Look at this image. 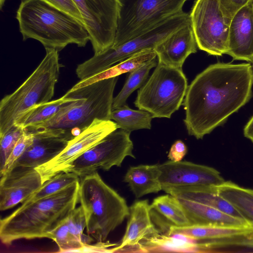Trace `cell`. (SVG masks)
Instances as JSON below:
<instances>
[{"label": "cell", "instance_id": "cell-1", "mask_svg": "<svg viewBox=\"0 0 253 253\" xmlns=\"http://www.w3.org/2000/svg\"><path fill=\"white\" fill-rule=\"evenodd\" d=\"M253 84L251 63H217L192 81L183 103L188 133L202 139L250 99Z\"/></svg>", "mask_w": 253, "mask_h": 253}, {"label": "cell", "instance_id": "cell-2", "mask_svg": "<svg viewBox=\"0 0 253 253\" xmlns=\"http://www.w3.org/2000/svg\"><path fill=\"white\" fill-rule=\"evenodd\" d=\"M80 181L47 197L22 203L0 221V239L5 245L19 239L48 238L79 202Z\"/></svg>", "mask_w": 253, "mask_h": 253}, {"label": "cell", "instance_id": "cell-3", "mask_svg": "<svg viewBox=\"0 0 253 253\" xmlns=\"http://www.w3.org/2000/svg\"><path fill=\"white\" fill-rule=\"evenodd\" d=\"M16 18L23 40H36L45 49L59 51L71 43L84 47L90 41L84 23L42 0H21Z\"/></svg>", "mask_w": 253, "mask_h": 253}, {"label": "cell", "instance_id": "cell-4", "mask_svg": "<svg viewBox=\"0 0 253 253\" xmlns=\"http://www.w3.org/2000/svg\"><path fill=\"white\" fill-rule=\"evenodd\" d=\"M118 77L104 79L70 91L74 101L64 106L52 118L29 130L61 131L72 137L95 120H111L113 92Z\"/></svg>", "mask_w": 253, "mask_h": 253}, {"label": "cell", "instance_id": "cell-5", "mask_svg": "<svg viewBox=\"0 0 253 253\" xmlns=\"http://www.w3.org/2000/svg\"><path fill=\"white\" fill-rule=\"evenodd\" d=\"M83 177L80 181L78 200L85 216L86 232L98 243L104 242L128 217L129 207L124 198L105 183L97 171Z\"/></svg>", "mask_w": 253, "mask_h": 253}, {"label": "cell", "instance_id": "cell-6", "mask_svg": "<svg viewBox=\"0 0 253 253\" xmlns=\"http://www.w3.org/2000/svg\"><path fill=\"white\" fill-rule=\"evenodd\" d=\"M46 54L30 76L14 92L0 102V136L11 128L33 107L50 101L62 65L58 51L45 49Z\"/></svg>", "mask_w": 253, "mask_h": 253}, {"label": "cell", "instance_id": "cell-7", "mask_svg": "<svg viewBox=\"0 0 253 253\" xmlns=\"http://www.w3.org/2000/svg\"><path fill=\"white\" fill-rule=\"evenodd\" d=\"M188 86L182 68L158 62L152 74L138 90L134 103L139 109L150 113L153 118H170L182 104Z\"/></svg>", "mask_w": 253, "mask_h": 253}, {"label": "cell", "instance_id": "cell-8", "mask_svg": "<svg viewBox=\"0 0 253 253\" xmlns=\"http://www.w3.org/2000/svg\"><path fill=\"white\" fill-rule=\"evenodd\" d=\"M191 22L190 14L182 11L164 20L140 35L115 47L95 54L78 65L80 80L95 75L142 50L154 49L170 34Z\"/></svg>", "mask_w": 253, "mask_h": 253}, {"label": "cell", "instance_id": "cell-9", "mask_svg": "<svg viewBox=\"0 0 253 253\" xmlns=\"http://www.w3.org/2000/svg\"><path fill=\"white\" fill-rule=\"evenodd\" d=\"M187 0H119L117 28L112 47H117L135 38L183 11V6Z\"/></svg>", "mask_w": 253, "mask_h": 253}, {"label": "cell", "instance_id": "cell-10", "mask_svg": "<svg viewBox=\"0 0 253 253\" xmlns=\"http://www.w3.org/2000/svg\"><path fill=\"white\" fill-rule=\"evenodd\" d=\"M190 16L198 47L210 55L226 54L232 18L225 13L219 0H196Z\"/></svg>", "mask_w": 253, "mask_h": 253}, {"label": "cell", "instance_id": "cell-11", "mask_svg": "<svg viewBox=\"0 0 253 253\" xmlns=\"http://www.w3.org/2000/svg\"><path fill=\"white\" fill-rule=\"evenodd\" d=\"M130 133L121 129L110 133L78 157L66 172L84 177L98 169L108 170L114 166L121 167L127 156L135 159Z\"/></svg>", "mask_w": 253, "mask_h": 253}, {"label": "cell", "instance_id": "cell-12", "mask_svg": "<svg viewBox=\"0 0 253 253\" xmlns=\"http://www.w3.org/2000/svg\"><path fill=\"white\" fill-rule=\"evenodd\" d=\"M87 30L94 54L112 47L117 28L119 0H73Z\"/></svg>", "mask_w": 253, "mask_h": 253}, {"label": "cell", "instance_id": "cell-13", "mask_svg": "<svg viewBox=\"0 0 253 253\" xmlns=\"http://www.w3.org/2000/svg\"><path fill=\"white\" fill-rule=\"evenodd\" d=\"M118 128L117 123L112 120H95L72 138L59 154L36 168L41 175L43 183L59 173L66 172L78 157Z\"/></svg>", "mask_w": 253, "mask_h": 253}, {"label": "cell", "instance_id": "cell-14", "mask_svg": "<svg viewBox=\"0 0 253 253\" xmlns=\"http://www.w3.org/2000/svg\"><path fill=\"white\" fill-rule=\"evenodd\" d=\"M159 167L162 190L174 187L218 186L225 181L216 169L190 162L169 160Z\"/></svg>", "mask_w": 253, "mask_h": 253}, {"label": "cell", "instance_id": "cell-15", "mask_svg": "<svg viewBox=\"0 0 253 253\" xmlns=\"http://www.w3.org/2000/svg\"><path fill=\"white\" fill-rule=\"evenodd\" d=\"M167 234H182L195 240L210 241L212 249H214L234 245H253V226H171Z\"/></svg>", "mask_w": 253, "mask_h": 253}, {"label": "cell", "instance_id": "cell-16", "mask_svg": "<svg viewBox=\"0 0 253 253\" xmlns=\"http://www.w3.org/2000/svg\"><path fill=\"white\" fill-rule=\"evenodd\" d=\"M42 176L35 168L17 167L0 176V210L23 203L42 185Z\"/></svg>", "mask_w": 253, "mask_h": 253}, {"label": "cell", "instance_id": "cell-17", "mask_svg": "<svg viewBox=\"0 0 253 253\" xmlns=\"http://www.w3.org/2000/svg\"><path fill=\"white\" fill-rule=\"evenodd\" d=\"M27 130L34 133L33 142L16 161L13 169L17 167L36 168L48 162L59 154L73 138L56 130Z\"/></svg>", "mask_w": 253, "mask_h": 253}, {"label": "cell", "instance_id": "cell-18", "mask_svg": "<svg viewBox=\"0 0 253 253\" xmlns=\"http://www.w3.org/2000/svg\"><path fill=\"white\" fill-rule=\"evenodd\" d=\"M226 54L234 60L250 62L253 57V0L242 7L232 19Z\"/></svg>", "mask_w": 253, "mask_h": 253}, {"label": "cell", "instance_id": "cell-19", "mask_svg": "<svg viewBox=\"0 0 253 253\" xmlns=\"http://www.w3.org/2000/svg\"><path fill=\"white\" fill-rule=\"evenodd\" d=\"M198 47L191 22L176 30L154 48L158 62L166 66L182 68L188 56L197 52Z\"/></svg>", "mask_w": 253, "mask_h": 253}, {"label": "cell", "instance_id": "cell-20", "mask_svg": "<svg viewBox=\"0 0 253 253\" xmlns=\"http://www.w3.org/2000/svg\"><path fill=\"white\" fill-rule=\"evenodd\" d=\"M152 221L151 206L147 200L134 202L129 207L126 230L121 244L113 248L114 253L135 250L148 237L159 233Z\"/></svg>", "mask_w": 253, "mask_h": 253}, {"label": "cell", "instance_id": "cell-21", "mask_svg": "<svg viewBox=\"0 0 253 253\" xmlns=\"http://www.w3.org/2000/svg\"><path fill=\"white\" fill-rule=\"evenodd\" d=\"M163 190L177 198H184L199 202L230 215L245 219L227 201L218 194L216 186L174 187L165 188Z\"/></svg>", "mask_w": 253, "mask_h": 253}, {"label": "cell", "instance_id": "cell-22", "mask_svg": "<svg viewBox=\"0 0 253 253\" xmlns=\"http://www.w3.org/2000/svg\"><path fill=\"white\" fill-rule=\"evenodd\" d=\"M192 224L253 226L245 219L225 213L214 208L184 198H177Z\"/></svg>", "mask_w": 253, "mask_h": 253}, {"label": "cell", "instance_id": "cell-23", "mask_svg": "<svg viewBox=\"0 0 253 253\" xmlns=\"http://www.w3.org/2000/svg\"><path fill=\"white\" fill-rule=\"evenodd\" d=\"M159 165H140L129 168L124 177L136 198L162 190Z\"/></svg>", "mask_w": 253, "mask_h": 253}, {"label": "cell", "instance_id": "cell-24", "mask_svg": "<svg viewBox=\"0 0 253 253\" xmlns=\"http://www.w3.org/2000/svg\"><path fill=\"white\" fill-rule=\"evenodd\" d=\"M156 57L157 54L154 49L142 50L95 75L81 80L72 88H80L100 80L118 77L121 74L129 73Z\"/></svg>", "mask_w": 253, "mask_h": 253}, {"label": "cell", "instance_id": "cell-25", "mask_svg": "<svg viewBox=\"0 0 253 253\" xmlns=\"http://www.w3.org/2000/svg\"><path fill=\"white\" fill-rule=\"evenodd\" d=\"M216 188L218 194L253 225V189L231 181H225Z\"/></svg>", "mask_w": 253, "mask_h": 253}, {"label": "cell", "instance_id": "cell-26", "mask_svg": "<svg viewBox=\"0 0 253 253\" xmlns=\"http://www.w3.org/2000/svg\"><path fill=\"white\" fill-rule=\"evenodd\" d=\"M76 98L68 90L63 96L56 100L37 105L26 112L15 125L24 128L36 127L48 121L64 106Z\"/></svg>", "mask_w": 253, "mask_h": 253}, {"label": "cell", "instance_id": "cell-27", "mask_svg": "<svg viewBox=\"0 0 253 253\" xmlns=\"http://www.w3.org/2000/svg\"><path fill=\"white\" fill-rule=\"evenodd\" d=\"M150 206L151 211L162 216L169 222L170 226L192 225L179 200L169 194L155 198Z\"/></svg>", "mask_w": 253, "mask_h": 253}, {"label": "cell", "instance_id": "cell-28", "mask_svg": "<svg viewBox=\"0 0 253 253\" xmlns=\"http://www.w3.org/2000/svg\"><path fill=\"white\" fill-rule=\"evenodd\" d=\"M152 115L145 110H133L127 104L113 109L111 120H114L119 128L131 132L141 129H150Z\"/></svg>", "mask_w": 253, "mask_h": 253}, {"label": "cell", "instance_id": "cell-29", "mask_svg": "<svg viewBox=\"0 0 253 253\" xmlns=\"http://www.w3.org/2000/svg\"><path fill=\"white\" fill-rule=\"evenodd\" d=\"M157 56L148 61L139 67L129 72L128 78L122 89L113 99L112 109L122 106L130 95L136 89L140 87L146 82L150 70L156 67Z\"/></svg>", "mask_w": 253, "mask_h": 253}, {"label": "cell", "instance_id": "cell-30", "mask_svg": "<svg viewBox=\"0 0 253 253\" xmlns=\"http://www.w3.org/2000/svg\"><path fill=\"white\" fill-rule=\"evenodd\" d=\"M80 181V177L72 172L59 173L43 183L41 187L23 203L36 201L52 195Z\"/></svg>", "mask_w": 253, "mask_h": 253}, {"label": "cell", "instance_id": "cell-31", "mask_svg": "<svg viewBox=\"0 0 253 253\" xmlns=\"http://www.w3.org/2000/svg\"><path fill=\"white\" fill-rule=\"evenodd\" d=\"M48 238L57 244L60 252L79 250L87 247L70 232L66 218L49 232Z\"/></svg>", "mask_w": 253, "mask_h": 253}, {"label": "cell", "instance_id": "cell-32", "mask_svg": "<svg viewBox=\"0 0 253 253\" xmlns=\"http://www.w3.org/2000/svg\"><path fill=\"white\" fill-rule=\"evenodd\" d=\"M25 131L23 127L15 125L0 136V170L3 169L15 145Z\"/></svg>", "mask_w": 253, "mask_h": 253}, {"label": "cell", "instance_id": "cell-33", "mask_svg": "<svg viewBox=\"0 0 253 253\" xmlns=\"http://www.w3.org/2000/svg\"><path fill=\"white\" fill-rule=\"evenodd\" d=\"M34 137L32 132L25 129L13 149L3 169L0 170V177L12 169L16 161L33 142Z\"/></svg>", "mask_w": 253, "mask_h": 253}, {"label": "cell", "instance_id": "cell-34", "mask_svg": "<svg viewBox=\"0 0 253 253\" xmlns=\"http://www.w3.org/2000/svg\"><path fill=\"white\" fill-rule=\"evenodd\" d=\"M66 220L70 232L85 243L83 237L84 230L86 228V220L82 207L80 206L72 210Z\"/></svg>", "mask_w": 253, "mask_h": 253}, {"label": "cell", "instance_id": "cell-35", "mask_svg": "<svg viewBox=\"0 0 253 253\" xmlns=\"http://www.w3.org/2000/svg\"><path fill=\"white\" fill-rule=\"evenodd\" d=\"M42 0L70 14L84 24L81 13L73 0Z\"/></svg>", "mask_w": 253, "mask_h": 253}, {"label": "cell", "instance_id": "cell-36", "mask_svg": "<svg viewBox=\"0 0 253 253\" xmlns=\"http://www.w3.org/2000/svg\"><path fill=\"white\" fill-rule=\"evenodd\" d=\"M251 0H219L225 13L232 18L236 13Z\"/></svg>", "mask_w": 253, "mask_h": 253}, {"label": "cell", "instance_id": "cell-37", "mask_svg": "<svg viewBox=\"0 0 253 253\" xmlns=\"http://www.w3.org/2000/svg\"><path fill=\"white\" fill-rule=\"evenodd\" d=\"M187 152V148L185 143L180 140L176 141L171 146L168 157L173 162L181 161Z\"/></svg>", "mask_w": 253, "mask_h": 253}, {"label": "cell", "instance_id": "cell-38", "mask_svg": "<svg viewBox=\"0 0 253 253\" xmlns=\"http://www.w3.org/2000/svg\"><path fill=\"white\" fill-rule=\"evenodd\" d=\"M244 135L253 143V116L245 126L244 128Z\"/></svg>", "mask_w": 253, "mask_h": 253}, {"label": "cell", "instance_id": "cell-39", "mask_svg": "<svg viewBox=\"0 0 253 253\" xmlns=\"http://www.w3.org/2000/svg\"><path fill=\"white\" fill-rule=\"evenodd\" d=\"M5 0H0V5H1V8L2 7L3 3L4 2V1Z\"/></svg>", "mask_w": 253, "mask_h": 253}, {"label": "cell", "instance_id": "cell-40", "mask_svg": "<svg viewBox=\"0 0 253 253\" xmlns=\"http://www.w3.org/2000/svg\"><path fill=\"white\" fill-rule=\"evenodd\" d=\"M251 64H252L253 70V57L251 61H250Z\"/></svg>", "mask_w": 253, "mask_h": 253}]
</instances>
